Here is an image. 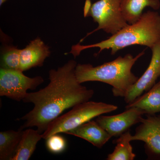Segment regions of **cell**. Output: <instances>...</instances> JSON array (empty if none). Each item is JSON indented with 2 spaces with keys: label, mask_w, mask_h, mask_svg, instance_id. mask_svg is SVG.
<instances>
[{
  "label": "cell",
  "mask_w": 160,
  "mask_h": 160,
  "mask_svg": "<svg viewBox=\"0 0 160 160\" xmlns=\"http://www.w3.org/2000/svg\"><path fill=\"white\" fill-rule=\"evenodd\" d=\"M77 63L70 60L57 69L49 70V84L37 92H28L22 101L31 103L34 107L20 118L24 123L20 129L35 127L43 133L52 121L66 109L87 102L94 95L78 82L75 74Z\"/></svg>",
  "instance_id": "6da1fadb"
},
{
  "label": "cell",
  "mask_w": 160,
  "mask_h": 160,
  "mask_svg": "<svg viewBox=\"0 0 160 160\" xmlns=\"http://www.w3.org/2000/svg\"><path fill=\"white\" fill-rule=\"evenodd\" d=\"M160 40V15L155 11L143 13L140 19L129 24L107 39L89 45H73L69 53L75 58L86 49L99 48L98 55L105 49H111V55L133 45H141L150 49Z\"/></svg>",
  "instance_id": "7a4b0ae2"
},
{
  "label": "cell",
  "mask_w": 160,
  "mask_h": 160,
  "mask_svg": "<svg viewBox=\"0 0 160 160\" xmlns=\"http://www.w3.org/2000/svg\"><path fill=\"white\" fill-rule=\"evenodd\" d=\"M145 50L133 57L127 54L119 56L111 62L97 66L90 64H77L75 74L78 82H100L112 86V92L116 97L124 98L126 92L139 78L131 71L132 66L145 54Z\"/></svg>",
  "instance_id": "3957f363"
},
{
  "label": "cell",
  "mask_w": 160,
  "mask_h": 160,
  "mask_svg": "<svg viewBox=\"0 0 160 160\" xmlns=\"http://www.w3.org/2000/svg\"><path fill=\"white\" fill-rule=\"evenodd\" d=\"M118 108L117 106L103 102L89 101L80 103L72 107L70 111L52 121L42 133V138L47 140L53 135L66 133L94 118L114 111Z\"/></svg>",
  "instance_id": "277c9868"
},
{
  "label": "cell",
  "mask_w": 160,
  "mask_h": 160,
  "mask_svg": "<svg viewBox=\"0 0 160 160\" xmlns=\"http://www.w3.org/2000/svg\"><path fill=\"white\" fill-rule=\"evenodd\" d=\"M121 0H99L91 4L86 17H91L98 27L87 33L80 40L82 42L86 38L95 32L103 30L107 33L113 34L129 24L123 17L121 9Z\"/></svg>",
  "instance_id": "5b68a950"
},
{
  "label": "cell",
  "mask_w": 160,
  "mask_h": 160,
  "mask_svg": "<svg viewBox=\"0 0 160 160\" xmlns=\"http://www.w3.org/2000/svg\"><path fill=\"white\" fill-rule=\"evenodd\" d=\"M21 70L0 69V96L21 102L29 89L33 90L42 84L44 79L40 76H26Z\"/></svg>",
  "instance_id": "8992f818"
},
{
  "label": "cell",
  "mask_w": 160,
  "mask_h": 160,
  "mask_svg": "<svg viewBox=\"0 0 160 160\" xmlns=\"http://www.w3.org/2000/svg\"><path fill=\"white\" fill-rule=\"evenodd\" d=\"M140 123L132 141L144 142L148 160H160V114L146 115Z\"/></svg>",
  "instance_id": "52a82bcc"
},
{
  "label": "cell",
  "mask_w": 160,
  "mask_h": 160,
  "mask_svg": "<svg viewBox=\"0 0 160 160\" xmlns=\"http://www.w3.org/2000/svg\"><path fill=\"white\" fill-rule=\"evenodd\" d=\"M151 49L152 57L148 68L124 96L127 104L133 102L143 92L149 91L160 78V40Z\"/></svg>",
  "instance_id": "ba28073f"
},
{
  "label": "cell",
  "mask_w": 160,
  "mask_h": 160,
  "mask_svg": "<svg viewBox=\"0 0 160 160\" xmlns=\"http://www.w3.org/2000/svg\"><path fill=\"white\" fill-rule=\"evenodd\" d=\"M145 113L142 110L132 107L115 115H101L95 121L112 137L119 136L133 125L140 123Z\"/></svg>",
  "instance_id": "9c48e42d"
},
{
  "label": "cell",
  "mask_w": 160,
  "mask_h": 160,
  "mask_svg": "<svg viewBox=\"0 0 160 160\" xmlns=\"http://www.w3.org/2000/svg\"><path fill=\"white\" fill-rule=\"evenodd\" d=\"M50 55L49 46L40 38H37L20 50V69L24 72L33 67H41Z\"/></svg>",
  "instance_id": "30bf717a"
},
{
  "label": "cell",
  "mask_w": 160,
  "mask_h": 160,
  "mask_svg": "<svg viewBox=\"0 0 160 160\" xmlns=\"http://www.w3.org/2000/svg\"><path fill=\"white\" fill-rule=\"evenodd\" d=\"M66 133L86 140L98 148H102L112 138L105 129L93 120L86 122Z\"/></svg>",
  "instance_id": "8fae6325"
},
{
  "label": "cell",
  "mask_w": 160,
  "mask_h": 160,
  "mask_svg": "<svg viewBox=\"0 0 160 160\" xmlns=\"http://www.w3.org/2000/svg\"><path fill=\"white\" fill-rule=\"evenodd\" d=\"M132 107L141 109L145 115H154L160 112V78L159 81L149 91L127 104L126 109Z\"/></svg>",
  "instance_id": "7c38bea8"
},
{
  "label": "cell",
  "mask_w": 160,
  "mask_h": 160,
  "mask_svg": "<svg viewBox=\"0 0 160 160\" xmlns=\"http://www.w3.org/2000/svg\"><path fill=\"white\" fill-rule=\"evenodd\" d=\"M146 7L155 10L159 9V0H121V9L123 17L129 24L140 19Z\"/></svg>",
  "instance_id": "4fadbf2b"
},
{
  "label": "cell",
  "mask_w": 160,
  "mask_h": 160,
  "mask_svg": "<svg viewBox=\"0 0 160 160\" xmlns=\"http://www.w3.org/2000/svg\"><path fill=\"white\" fill-rule=\"evenodd\" d=\"M42 138V134L37 130L29 129L23 130L22 138L11 160H29Z\"/></svg>",
  "instance_id": "5bb4252c"
},
{
  "label": "cell",
  "mask_w": 160,
  "mask_h": 160,
  "mask_svg": "<svg viewBox=\"0 0 160 160\" xmlns=\"http://www.w3.org/2000/svg\"><path fill=\"white\" fill-rule=\"evenodd\" d=\"M23 130H7L0 132V160H11L22 138Z\"/></svg>",
  "instance_id": "9a60e30c"
},
{
  "label": "cell",
  "mask_w": 160,
  "mask_h": 160,
  "mask_svg": "<svg viewBox=\"0 0 160 160\" xmlns=\"http://www.w3.org/2000/svg\"><path fill=\"white\" fill-rule=\"evenodd\" d=\"M132 135L130 130L126 132L119 136L113 143L116 145L113 152L108 154L107 160H133L136 156L132 151Z\"/></svg>",
  "instance_id": "2e32d148"
},
{
  "label": "cell",
  "mask_w": 160,
  "mask_h": 160,
  "mask_svg": "<svg viewBox=\"0 0 160 160\" xmlns=\"http://www.w3.org/2000/svg\"><path fill=\"white\" fill-rule=\"evenodd\" d=\"M20 50L13 46H3L1 51V68L21 70Z\"/></svg>",
  "instance_id": "e0dca14e"
},
{
  "label": "cell",
  "mask_w": 160,
  "mask_h": 160,
  "mask_svg": "<svg viewBox=\"0 0 160 160\" xmlns=\"http://www.w3.org/2000/svg\"><path fill=\"white\" fill-rule=\"evenodd\" d=\"M52 135L46 141V146L49 151L53 153H59L66 148V141L63 137L58 135Z\"/></svg>",
  "instance_id": "ac0fdd59"
},
{
  "label": "cell",
  "mask_w": 160,
  "mask_h": 160,
  "mask_svg": "<svg viewBox=\"0 0 160 160\" xmlns=\"http://www.w3.org/2000/svg\"><path fill=\"white\" fill-rule=\"evenodd\" d=\"M8 0H0V6H2L4 3L6 2Z\"/></svg>",
  "instance_id": "d6986e66"
}]
</instances>
